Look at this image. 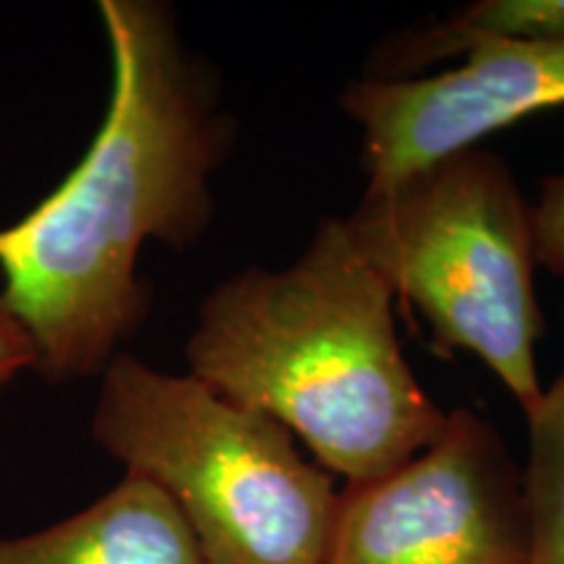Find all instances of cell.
Instances as JSON below:
<instances>
[{
	"mask_svg": "<svg viewBox=\"0 0 564 564\" xmlns=\"http://www.w3.org/2000/svg\"><path fill=\"white\" fill-rule=\"evenodd\" d=\"M37 356L26 329L13 316L0 308V392L9 387L19 373L34 371Z\"/></svg>",
	"mask_w": 564,
	"mask_h": 564,
	"instance_id": "cell-11",
	"label": "cell"
},
{
	"mask_svg": "<svg viewBox=\"0 0 564 564\" xmlns=\"http://www.w3.org/2000/svg\"><path fill=\"white\" fill-rule=\"evenodd\" d=\"M531 220L535 264L564 280V173L541 178Z\"/></svg>",
	"mask_w": 564,
	"mask_h": 564,
	"instance_id": "cell-10",
	"label": "cell"
},
{
	"mask_svg": "<svg viewBox=\"0 0 564 564\" xmlns=\"http://www.w3.org/2000/svg\"><path fill=\"white\" fill-rule=\"evenodd\" d=\"M560 37H564V0H476L447 19L390 34L371 51L361 79H421L436 63L465 61L491 42Z\"/></svg>",
	"mask_w": 564,
	"mask_h": 564,
	"instance_id": "cell-8",
	"label": "cell"
},
{
	"mask_svg": "<svg viewBox=\"0 0 564 564\" xmlns=\"http://www.w3.org/2000/svg\"><path fill=\"white\" fill-rule=\"evenodd\" d=\"M525 423L528 564H564V364L560 377L541 394V403L525 415Z\"/></svg>",
	"mask_w": 564,
	"mask_h": 564,
	"instance_id": "cell-9",
	"label": "cell"
},
{
	"mask_svg": "<svg viewBox=\"0 0 564 564\" xmlns=\"http://www.w3.org/2000/svg\"><path fill=\"white\" fill-rule=\"evenodd\" d=\"M183 352L186 373L282 423L345 484L392 474L447 429L400 348L392 288L345 217L316 223L282 270L253 264L217 282Z\"/></svg>",
	"mask_w": 564,
	"mask_h": 564,
	"instance_id": "cell-2",
	"label": "cell"
},
{
	"mask_svg": "<svg viewBox=\"0 0 564 564\" xmlns=\"http://www.w3.org/2000/svg\"><path fill=\"white\" fill-rule=\"evenodd\" d=\"M358 251L429 324L440 358L474 352L525 415L541 403L531 202L502 154L470 147L384 186L345 217Z\"/></svg>",
	"mask_w": 564,
	"mask_h": 564,
	"instance_id": "cell-4",
	"label": "cell"
},
{
	"mask_svg": "<svg viewBox=\"0 0 564 564\" xmlns=\"http://www.w3.org/2000/svg\"><path fill=\"white\" fill-rule=\"evenodd\" d=\"M327 564H528L523 468L499 429L455 408L426 453L345 484Z\"/></svg>",
	"mask_w": 564,
	"mask_h": 564,
	"instance_id": "cell-5",
	"label": "cell"
},
{
	"mask_svg": "<svg viewBox=\"0 0 564 564\" xmlns=\"http://www.w3.org/2000/svg\"><path fill=\"white\" fill-rule=\"evenodd\" d=\"M0 564H204L160 486L126 474L97 502L42 531L0 535Z\"/></svg>",
	"mask_w": 564,
	"mask_h": 564,
	"instance_id": "cell-7",
	"label": "cell"
},
{
	"mask_svg": "<svg viewBox=\"0 0 564 564\" xmlns=\"http://www.w3.org/2000/svg\"><path fill=\"white\" fill-rule=\"evenodd\" d=\"M89 434L171 497L204 564H327L340 491L270 415L123 350L100 373Z\"/></svg>",
	"mask_w": 564,
	"mask_h": 564,
	"instance_id": "cell-3",
	"label": "cell"
},
{
	"mask_svg": "<svg viewBox=\"0 0 564 564\" xmlns=\"http://www.w3.org/2000/svg\"><path fill=\"white\" fill-rule=\"evenodd\" d=\"M112 89L89 150L0 230V308L51 384L100 377L152 306L147 243L188 251L215 223L212 181L236 144L217 70L162 0H100Z\"/></svg>",
	"mask_w": 564,
	"mask_h": 564,
	"instance_id": "cell-1",
	"label": "cell"
},
{
	"mask_svg": "<svg viewBox=\"0 0 564 564\" xmlns=\"http://www.w3.org/2000/svg\"><path fill=\"white\" fill-rule=\"evenodd\" d=\"M361 133L366 186H384L507 126L564 105V37L502 40L463 66L408 82L356 79L340 91Z\"/></svg>",
	"mask_w": 564,
	"mask_h": 564,
	"instance_id": "cell-6",
	"label": "cell"
}]
</instances>
